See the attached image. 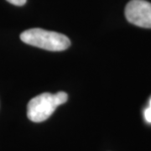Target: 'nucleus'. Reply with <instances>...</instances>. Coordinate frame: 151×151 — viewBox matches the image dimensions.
I'll return each instance as SVG.
<instances>
[{"mask_svg": "<svg viewBox=\"0 0 151 151\" xmlns=\"http://www.w3.org/2000/svg\"><path fill=\"white\" fill-rule=\"evenodd\" d=\"M128 21L142 28H151V4L145 0H131L125 8Z\"/></svg>", "mask_w": 151, "mask_h": 151, "instance_id": "3", "label": "nucleus"}, {"mask_svg": "<svg viewBox=\"0 0 151 151\" xmlns=\"http://www.w3.org/2000/svg\"><path fill=\"white\" fill-rule=\"evenodd\" d=\"M145 118L148 123H151V107L146 108L145 111Z\"/></svg>", "mask_w": 151, "mask_h": 151, "instance_id": "5", "label": "nucleus"}, {"mask_svg": "<svg viewBox=\"0 0 151 151\" xmlns=\"http://www.w3.org/2000/svg\"><path fill=\"white\" fill-rule=\"evenodd\" d=\"M68 95L65 92L55 94L45 92L32 98L27 107L29 119L35 123H40L48 119L56 108L67 101Z\"/></svg>", "mask_w": 151, "mask_h": 151, "instance_id": "2", "label": "nucleus"}, {"mask_svg": "<svg viewBox=\"0 0 151 151\" xmlns=\"http://www.w3.org/2000/svg\"><path fill=\"white\" fill-rule=\"evenodd\" d=\"M7 1L9 3L12 4H14V5L22 6L24 5V4H25L27 0H7Z\"/></svg>", "mask_w": 151, "mask_h": 151, "instance_id": "4", "label": "nucleus"}, {"mask_svg": "<svg viewBox=\"0 0 151 151\" xmlns=\"http://www.w3.org/2000/svg\"><path fill=\"white\" fill-rule=\"evenodd\" d=\"M150 107H151V99L150 101Z\"/></svg>", "mask_w": 151, "mask_h": 151, "instance_id": "6", "label": "nucleus"}, {"mask_svg": "<svg viewBox=\"0 0 151 151\" xmlns=\"http://www.w3.org/2000/svg\"><path fill=\"white\" fill-rule=\"evenodd\" d=\"M20 39L24 43L50 51H62L70 45V40L65 35L40 28L24 31Z\"/></svg>", "mask_w": 151, "mask_h": 151, "instance_id": "1", "label": "nucleus"}]
</instances>
